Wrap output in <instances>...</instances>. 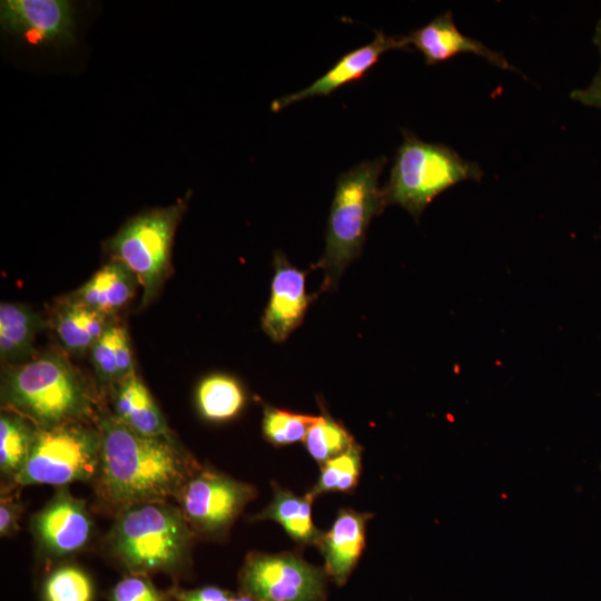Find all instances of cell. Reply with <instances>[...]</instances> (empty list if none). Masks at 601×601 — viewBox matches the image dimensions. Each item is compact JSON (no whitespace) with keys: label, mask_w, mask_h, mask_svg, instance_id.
<instances>
[{"label":"cell","mask_w":601,"mask_h":601,"mask_svg":"<svg viewBox=\"0 0 601 601\" xmlns=\"http://www.w3.org/2000/svg\"><path fill=\"white\" fill-rule=\"evenodd\" d=\"M100 457L95 480L99 499L116 513L147 502H167L201 466L173 435L139 434L112 414L98 421Z\"/></svg>","instance_id":"6da1fadb"},{"label":"cell","mask_w":601,"mask_h":601,"mask_svg":"<svg viewBox=\"0 0 601 601\" xmlns=\"http://www.w3.org/2000/svg\"><path fill=\"white\" fill-rule=\"evenodd\" d=\"M1 402L37 427L83 422L95 398L81 374L60 354L46 353L4 370Z\"/></svg>","instance_id":"7a4b0ae2"},{"label":"cell","mask_w":601,"mask_h":601,"mask_svg":"<svg viewBox=\"0 0 601 601\" xmlns=\"http://www.w3.org/2000/svg\"><path fill=\"white\" fill-rule=\"evenodd\" d=\"M193 535L178 506L147 502L118 512L106 543L131 574H176L189 561Z\"/></svg>","instance_id":"3957f363"},{"label":"cell","mask_w":601,"mask_h":601,"mask_svg":"<svg viewBox=\"0 0 601 601\" xmlns=\"http://www.w3.org/2000/svg\"><path fill=\"white\" fill-rule=\"evenodd\" d=\"M385 156L363 161L342 173L326 225L325 250L315 264L324 273L322 290L336 287L346 267L356 259L373 217L385 208L378 178Z\"/></svg>","instance_id":"277c9868"},{"label":"cell","mask_w":601,"mask_h":601,"mask_svg":"<svg viewBox=\"0 0 601 601\" xmlns=\"http://www.w3.org/2000/svg\"><path fill=\"white\" fill-rule=\"evenodd\" d=\"M402 134L403 142L382 188L385 207L400 205L418 219L433 199L450 187L482 178L479 164L464 159L449 146L423 141L410 130L403 129Z\"/></svg>","instance_id":"5b68a950"},{"label":"cell","mask_w":601,"mask_h":601,"mask_svg":"<svg viewBox=\"0 0 601 601\" xmlns=\"http://www.w3.org/2000/svg\"><path fill=\"white\" fill-rule=\"evenodd\" d=\"M187 198L175 204L138 214L128 219L108 239L106 246L114 259L125 264L142 288L141 307L157 295L170 265L175 233Z\"/></svg>","instance_id":"8992f818"},{"label":"cell","mask_w":601,"mask_h":601,"mask_svg":"<svg viewBox=\"0 0 601 601\" xmlns=\"http://www.w3.org/2000/svg\"><path fill=\"white\" fill-rule=\"evenodd\" d=\"M100 457V432L72 422L37 427L33 444L16 485L49 484L62 487L95 479Z\"/></svg>","instance_id":"52a82bcc"},{"label":"cell","mask_w":601,"mask_h":601,"mask_svg":"<svg viewBox=\"0 0 601 601\" xmlns=\"http://www.w3.org/2000/svg\"><path fill=\"white\" fill-rule=\"evenodd\" d=\"M327 574L293 553H250L239 573L242 593L259 601H324Z\"/></svg>","instance_id":"ba28073f"},{"label":"cell","mask_w":601,"mask_h":601,"mask_svg":"<svg viewBox=\"0 0 601 601\" xmlns=\"http://www.w3.org/2000/svg\"><path fill=\"white\" fill-rule=\"evenodd\" d=\"M255 495L253 485L201 467L184 485L176 500L194 532L219 535L228 530Z\"/></svg>","instance_id":"9c48e42d"},{"label":"cell","mask_w":601,"mask_h":601,"mask_svg":"<svg viewBox=\"0 0 601 601\" xmlns=\"http://www.w3.org/2000/svg\"><path fill=\"white\" fill-rule=\"evenodd\" d=\"M30 528L39 549L52 558L81 551L92 536V520L85 501L63 486L32 515Z\"/></svg>","instance_id":"30bf717a"},{"label":"cell","mask_w":601,"mask_h":601,"mask_svg":"<svg viewBox=\"0 0 601 601\" xmlns=\"http://www.w3.org/2000/svg\"><path fill=\"white\" fill-rule=\"evenodd\" d=\"M73 4L66 0H4L0 22L4 31L32 45L73 40Z\"/></svg>","instance_id":"8fae6325"},{"label":"cell","mask_w":601,"mask_h":601,"mask_svg":"<svg viewBox=\"0 0 601 601\" xmlns=\"http://www.w3.org/2000/svg\"><path fill=\"white\" fill-rule=\"evenodd\" d=\"M312 300L306 292V272L276 252L270 296L262 317L263 331L272 341L284 342L302 324Z\"/></svg>","instance_id":"7c38bea8"},{"label":"cell","mask_w":601,"mask_h":601,"mask_svg":"<svg viewBox=\"0 0 601 601\" xmlns=\"http://www.w3.org/2000/svg\"><path fill=\"white\" fill-rule=\"evenodd\" d=\"M405 49H410L405 36H388L376 30L370 43L342 56L326 73L308 87L275 99L270 108L276 112L312 97L328 96L342 86L362 79L386 51Z\"/></svg>","instance_id":"4fadbf2b"},{"label":"cell","mask_w":601,"mask_h":601,"mask_svg":"<svg viewBox=\"0 0 601 601\" xmlns=\"http://www.w3.org/2000/svg\"><path fill=\"white\" fill-rule=\"evenodd\" d=\"M405 38L408 47H414L420 51L428 66L446 61L460 53H474L497 68L516 70L502 53L462 33L451 11L435 17L427 24L406 35Z\"/></svg>","instance_id":"5bb4252c"},{"label":"cell","mask_w":601,"mask_h":601,"mask_svg":"<svg viewBox=\"0 0 601 601\" xmlns=\"http://www.w3.org/2000/svg\"><path fill=\"white\" fill-rule=\"evenodd\" d=\"M370 514L342 509L332 528L323 532L318 546L324 556L325 572L338 585L346 583L358 562Z\"/></svg>","instance_id":"9a60e30c"},{"label":"cell","mask_w":601,"mask_h":601,"mask_svg":"<svg viewBox=\"0 0 601 601\" xmlns=\"http://www.w3.org/2000/svg\"><path fill=\"white\" fill-rule=\"evenodd\" d=\"M112 407L111 414L139 434L147 436L171 435L150 392L135 373L117 384Z\"/></svg>","instance_id":"2e32d148"},{"label":"cell","mask_w":601,"mask_h":601,"mask_svg":"<svg viewBox=\"0 0 601 601\" xmlns=\"http://www.w3.org/2000/svg\"><path fill=\"white\" fill-rule=\"evenodd\" d=\"M137 283L135 274L125 264L114 259L96 272L72 300L108 316L132 297Z\"/></svg>","instance_id":"e0dca14e"},{"label":"cell","mask_w":601,"mask_h":601,"mask_svg":"<svg viewBox=\"0 0 601 601\" xmlns=\"http://www.w3.org/2000/svg\"><path fill=\"white\" fill-rule=\"evenodd\" d=\"M313 497L298 496L293 492L275 486L272 502L253 520H273L298 544H318L323 532L312 519Z\"/></svg>","instance_id":"ac0fdd59"},{"label":"cell","mask_w":601,"mask_h":601,"mask_svg":"<svg viewBox=\"0 0 601 601\" xmlns=\"http://www.w3.org/2000/svg\"><path fill=\"white\" fill-rule=\"evenodd\" d=\"M43 327L41 316L31 308L17 303L0 306V355L7 363L28 358L33 352V342Z\"/></svg>","instance_id":"d6986e66"},{"label":"cell","mask_w":601,"mask_h":601,"mask_svg":"<svg viewBox=\"0 0 601 601\" xmlns=\"http://www.w3.org/2000/svg\"><path fill=\"white\" fill-rule=\"evenodd\" d=\"M37 426L26 417L6 410L0 416V471L7 485L14 480L28 461Z\"/></svg>","instance_id":"ffe728a7"},{"label":"cell","mask_w":601,"mask_h":601,"mask_svg":"<svg viewBox=\"0 0 601 601\" xmlns=\"http://www.w3.org/2000/svg\"><path fill=\"white\" fill-rule=\"evenodd\" d=\"M246 395L240 383L227 374H211L200 381L196 404L200 415L211 422L228 421L243 410Z\"/></svg>","instance_id":"44dd1931"},{"label":"cell","mask_w":601,"mask_h":601,"mask_svg":"<svg viewBox=\"0 0 601 601\" xmlns=\"http://www.w3.org/2000/svg\"><path fill=\"white\" fill-rule=\"evenodd\" d=\"M55 325L63 346L73 353L91 348L108 328L105 315L75 300L59 309Z\"/></svg>","instance_id":"7402d4cb"},{"label":"cell","mask_w":601,"mask_h":601,"mask_svg":"<svg viewBox=\"0 0 601 601\" xmlns=\"http://www.w3.org/2000/svg\"><path fill=\"white\" fill-rule=\"evenodd\" d=\"M304 443L309 455L319 464L336 457L355 444L352 434L324 408L308 428Z\"/></svg>","instance_id":"603a6c76"},{"label":"cell","mask_w":601,"mask_h":601,"mask_svg":"<svg viewBox=\"0 0 601 601\" xmlns=\"http://www.w3.org/2000/svg\"><path fill=\"white\" fill-rule=\"evenodd\" d=\"M362 469V450L356 443L344 453L322 464L316 484L307 494L316 497L327 492H348L356 486Z\"/></svg>","instance_id":"cb8c5ba5"},{"label":"cell","mask_w":601,"mask_h":601,"mask_svg":"<svg viewBox=\"0 0 601 601\" xmlns=\"http://www.w3.org/2000/svg\"><path fill=\"white\" fill-rule=\"evenodd\" d=\"M95 588L90 577L75 565H62L46 578L43 601H92Z\"/></svg>","instance_id":"d4e9b609"},{"label":"cell","mask_w":601,"mask_h":601,"mask_svg":"<svg viewBox=\"0 0 601 601\" xmlns=\"http://www.w3.org/2000/svg\"><path fill=\"white\" fill-rule=\"evenodd\" d=\"M317 416L299 414L266 405L263 413L264 437L274 445H289L304 441Z\"/></svg>","instance_id":"484cf974"},{"label":"cell","mask_w":601,"mask_h":601,"mask_svg":"<svg viewBox=\"0 0 601 601\" xmlns=\"http://www.w3.org/2000/svg\"><path fill=\"white\" fill-rule=\"evenodd\" d=\"M144 574H131L118 581L109 592L110 601H170Z\"/></svg>","instance_id":"4316f807"},{"label":"cell","mask_w":601,"mask_h":601,"mask_svg":"<svg viewBox=\"0 0 601 601\" xmlns=\"http://www.w3.org/2000/svg\"><path fill=\"white\" fill-rule=\"evenodd\" d=\"M91 356L100 381L115 384L120 382L116 357L115 326H108L101 337L93 344Z\"/></svg>","instance_id":"83f0119b"},{"label":"cell","mask_w":601,"mask_h":601,"mask_svg":"<svg viewBox=\"0 0 601 601\" xmlns=\"http://www.w3.org/2000/svg\"><path fill=\"white\" fill-rule=\"evenodd\" d=\"M593 43L600 56L598 71L587 86L572 90L570 98L582 106L601 109V19L594 28Z\"/></svg>","instance_id":"f1b7e54d"},{"label":"cell","mask_w":601,"mask_h":601,"mask_svg":"<svg viewBox=\"0 0 601 601\" xmlns=\"http://www.w3.org/2000/svg\"><path fill=\"white\" fill-rule=\"evenodd\" d=\"M22 504L19 500L2 489L0 499V535L12 536L19 530V519L22 513Z\"/></svg>","instance_id":"f546056e"},{"label":"cell","mask_w":601,"mask_h":601,"mask_svg":"<svg viewBox=\"0 0 601 601\" xmlns=\"http://www.w3.org/2000/svg\"><path fill=\"white\" fill-rule=\"evenodd\" d=\"M169 595L176 601H231L234 597L229 591L214 585L193 590L175 588Z\"/></svg>","instance_id":"4dcf8cb0"},{"label":"cell","mask_w":601,"mask_h":601,"mask_svg":"<svg viewBox=\"0 0 601 601\" xmlns=\"http://www.w3.org/2000/svg\"><path fill=\"white\" fill-rule=\"evenodd\" d=\"M115 345L118 374L121 382L135 373L129 338L126 329L121 326H115Z\"/></svg>","instance_id":"1f68e13d"},{"label":"cell","mask_w":601,"mask_h":601,"mask_svg":"<svg viewBox=\"0 0 601 601\" xmlns=\"http://www.w3.org/2000/svg\"><path fill=\"white\" fill-rule=\"evenodd\" d=\"M231 601H259L248 594H245V593H240L239 595L237 597H233Z\"/></svg>","instance_id":"d6a6232c"},{"label":"cell","mask_w":601,"mask_h":601,"mask_svg":"<svg viewBox=\"0 0 601 601\" xmlns=\"http://www.w3.org/2000/svg\"><path fill=\"white\" fill-rule=\"evenodd\" d=\"M600 470H601V465H600Z\"/></svg>","instance_id":"836d02e7"}]
</instances>
